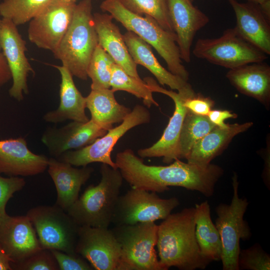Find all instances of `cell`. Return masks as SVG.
Masks as SVG:
<instances>
[{"instance_id":"12","label":"cell","mask_w":270,"mask_h":270,"mask_svg":"<svg viewBox=\"0 0 270 270\" xmlns=\"http://www.w3.org/2000/svg\"><path fill=\"white\" fill-rule=\"evenodd\" d=\"M76 5L64 0H51L29 22L28 40L38 48L53 52L71 23Z\"/></svg>"},{"instance_id":"18","label":"cell","mask_w":270,"mask_h":270,"mask_svg":"<svg viewBox=\"0 0 270 270\" xmlns=\"http://www.w3.org/2000/svg\"><path fill=\"white\" fill-rule=\"evenodd\" d=\"M192 0H168L169 16L176 33L181 58L190 62L191 48L196 33L210 22L209 18Z\"/></svg>"},{"instance_id":"19","label":"cell","mask_w":270,"mask_h":270,"mask_svg":"<svg viewBox=\"0 0 270 270\" xmlns=\"http://www.w3.org/2000/svg\"><path fill=\"white\" fill-rule=\"evenodd\" d=\"M48 158L32 152L26 139L0 140V173L10 176H34L44 172Z\"/></svg>"},{"instance_id":"11","label":"cell","mask_w":270,"mask_h":270,"mask_svg":"<svg viewBox=\"0 0 270 270\" xmlns=\"http://www.w3.org/2000/svg\"><path fill=\"white\" fill-rule=\"evenodd\" d=\"M180 205L178 198H162L156 192L132 188L116 202L112 223L132 225L164 220Z\"/></svg>"},{"instance_id":"25","label":"cell","mask_w":270,"mask_h":270,"mask_svg":"<svg viewBox=\"0 0 270 270\" xmlns=\"http://www.w3.org/2000/svg\"><path fill=\"white\" fill-rule=\"evenodd\" d=\"M253 125L252 122L228 124L226 126H215L193 146L186 158L187 162L207 166L228 147L233 138Z\"/></svg>"},{"instance_id":"23","label":"cell","mask_w":270,"mask_h":270,"mask_svg":"<svg viewBox=\"0 0 270 270\" xmlns=\"http://www.w3.org/2000/svg\"><path fill=\"white\" fill-rule=\"evenodd\" d=\"M226 77L240 92L270 108V66L267 64L254 62L230 69Z\"/></svg>"},{"instance_id":"40","label":"cell","mask_w":270,"mask_h":270,"mask_svg":"<svg viewBox=\"0 0 270 270\" xmlns=\"http://www.w3.org/2000/svg\"><path fill=\"white\" fill-rule=\"evenodd\" d=\"M12 78L6 59L0 50V86L8 83Z\"/></svg>"},{"instance_id":"5","label":"cell","mask_w":270,"mask_h":270,"mask_svg":"<svg viewBox=\"0 0 270 270\" xmlns=\"http://www.w3.org/2000/svg\"><path fill=\"white\" fill-rule=\"evenodd\" d=\"M101 178L90 185L66 210L79 226L108 228L119 197L123 178L118 168L102 164Z\"/></svg>"},{"instance_id":"34","label":"cell","mask_w":270,"mask_h":270,"mask_svg":"<svg viewBox=\"0 0 270 270\" xmlns=\"http://www.w3.org/2000/svg\"><path fill=\"white\" fill-rule=\"evenodd\" d=\"M238 266L239 270H270V256L260 244H255L249 248L240 250Z\"/></svg>"},{"instance_id":"20","label":"cell","mask_w":270,"mask_h":270,"mask_svg":"<svg viewBox=\"0 0 270 270\" xmlns=\"http://www.w3.org/2000/svg\"><path fill=\"white\" fill-rule=\"evenodd\" d=\"M228 0L234 12V28L238 34L266 54H270V16L258 4Z\"/></svg>"},{"instance_id":"10","label":"cell","mask_w":270,"mask_h":270,"mask_svg":"<svg viewBox=\"0 0 270 270\" xmlns=\"http://www.w3.org/2000/svg\"><path fill=\"white\" fill-rule=\"evenodd\" d=\"M150 120V114L147 108L137 104L120 125L109 129L105 134L91 144L80 149L67 151L56 158L75 166H85L93 162H100L118 168L111 158L114 146L129 130L148 124Z\"/></svg>"},{"instance_id":"33","label":"cell","mask_w":270,"mask_h":270,"mask_svg":"<svg viewBox=\"0 0 270 270\" xmlns=\"http://www.w3.org/2000/svg\"><path fill=\"white\" fill-rule=\"evenodd\" d=\"M131 12L154 18L164 29L174 32L169 16L168 0H120Z\"/></svg>"},{"instance_id":"16","label":"cell","mask_w":270,"mask_h":270,"mask_svg":"<svg viewBox=\"0 0 270 270\" xmlns=\"http://www.w3.org/2000/svg\"><path fill=\"white\" fill-rule=\"evenodd\" d=\"M0 245L12 264L20 262L42 248L29 218L0 216Z\"/></svg>"},{"instance_id":"36","label":"cell","mask_w":270,"mask_h":270,"mask_svg":"<svg viewBox=\"0 0 270 270\" xmlns=\"http://www.w3.org/2000/svg\"><path fill=\"white\" fill-rule=\"evenodd\" d=\"M20 176L3 177L0 173V216L6 213V206L14 194L21 190L26 185Z\"/></svg>"},{"instance_id":"17","label":"cell","mask_w":270,"mask_h":270,"mask_svg":"<svg viewBox=\"0 0 270 270\" xmlns=\"http://www.w3.org/2000/svg\"><path fill=\"white\" fill-rule=\"evenodd\" d=\"M107 132L92 119L86 122L72 121L59 128H47L41 140L52 157L58 158L67 151L80 149L91 144Z\"/></svg>"},{"instance_id":"26","label":"cell","mask_w":270,"mask_h":270,"mask_svg":"<svg viewBox=\"0 0 270 270\" xmlns=\"http://www.w3.org/2000/svg\"><path fill=\"white\" fill-rule=\"evenodd\" d=\"M123 36L134 62L147 68L161 85H166L178 92L191 86L188 82L163 67L154 56L152 46L134 33L127 30Z\"/></svg>"},{"instance_id":"6","label":"cell","mask_w":270,"mask_h":270,"mask_svg":"<svg viewBox=\"0 0 270 270\" xmlns=\"http://www.w3.org/2000/svg\"><path fill=\"white\" fill-rule=\"evenodd\" d=\"M232 180L233 194L230 203L220 204L216 208L217 218L215 225L222 241L220 260L223 270H239L240 240H249L252 236L248 224L244 218L248 202L246 198L238 196L239 182L236 173L234 174Z\"/></svg>"},{"instance_id":"39","label":"cell","mask_w":270,"mask_h":270,"mask_svg":"<svg viewBox=\"0 0 270 270\" xmlns=\"http://www.w3.org/2000/svg\"><path fill=\"white\" fill-rule=\"evenodd\" d=\"M237 114L228 110H211L207 116L210 120L216 126L224 128L228 124L225 120L230 118H236Z\"/></svg>"},{"instance_id":"2","label":"cell","mask_w":270,"mask_h":270,"mask_svg":"<svg viewBox=\"0 0 270 270\" xmlns=\"http://www.w3.org/2000/svg\"><path fill=\"white\" fill-rule=\"evenodd\" d=\"M195 208L170 214L158 225L156 246L164 270H204L210 262L200 253L195 234Z\"/></svg>"},{"instance_id":"28","label":"cell","mask_w":270,"mask_h":270,"mask_svg":"<svg viewBox=\"0 0 270 270\" xmlns=\"http://www.w3.org/2000/svg\"><path fill=\"white\" fill-rule=\"evenodd\" d=\"M195 234L202 256L210 261L221 260L222 244L219 232L212 222L208 201L195 204Z\"/></svg>"},{"instance_id":"45","label":"cell","mask_w":270,"mask_h":270,"mask_svg":"<svg viewBox=\"0 0 270 270\" xmlns=\"http://www.w3.org/2000/svg\"><path fill=\"white\" fill-rule=\"evenodd\" d=\"M2 19H0V32L1 26H2ZM0 50H1L0 46Z\"/></svg>"},{"instance_id":"32","label":"cell","mask_w":270,"mask_h":270,"mask_svg":"<svg viewBox=\"0 0 270 270\" xmlns=\"http://www.w3.org/2000/svg\"><path fill=\"white\" fill-rule=\"evenodd\" d=\"M114 61L98 44L89 62L87 74L92 80L91 90L110 88L112 68Z\"/></svg>"},{"instance_id":"35","label":"cell","mask_w":270,"mask_h":270,"mask_svg":"<svg viewBox=\"0 0 270 270\" xmlns=\"http://www.w3.org/2000/svg\"><path fill=\"white\" fill-rule=\"evenodd\" d=\"M16 270H59L58 264L49 250L42 248L22 262L12 264Z\"/></svg>"},{"instance_id":"24","label":"cell","mask_w":270,"mask_h":270,"mask_svg":"<svg viewBox=\"0 0 270 270\" xmlns=\"http://www.w3.org/2000/svg\"><path fill=\"white\" fill-rule=\"evenodd\" d=\"M52 66L58 70L61 77L60 102L56 109L49 111L44 116V120L46 122L54 124L66 120L88 122L90 119L85 112L86 98L76 87L72 75L62 65Z\"/></svg>"},{"instance_id":"43","label":"cell","mask_w":270,"mask_h":270,"mask_svg":"<svg viewBox=\"0 0 270 270\" xmlns=\"http://www.w3.org/2000/svg\"><path fill=\"white\" fill-rule=\"evenodd\" d=\"M246 2H252L260 4L264 12L270 16V0H245Z\"/></svg>"},{"instance_id":"42","label":"cell","mask_w":270,"mask_h":270,"mask_svg":"<svg viewBox=\"0 0 270 270\" xmlns=\"http://www.w3.org/2000/svg\"><path fill=\"white\" fill-rule=\"evenodd\" d=\"M11 262L0 245V270H12Z\"/></svg>"},{"instance_id":"46","label":"cell","mask_w":270,"mask_h":270,"mask_svg":"<svg viewBox=\"0 0 270 270\" xmlns=\"http://www.w3.org/2000/svg\"><path fill=\"white\" fill-rule=\"evenodd\" d=\"M192 1H193V0H192Z\"/></svg>"},{"instance_id":"37","label":"cell","mask_w":270,"mask_h":270,"mask_svg":"<svg viewBox=\"0 0 270 270\" xmlns=\"http://www.w3.org/2000/svg\"><path fill=\"white\" fill-rule=\"evenodd\" d=\"M59 270H93L90 263L78 254H68L56 250H50Z\"/></svg>"},{"instance_id":"22","label":"cell","mask_w":270,"mask_h":270,"mask_svg":"<svg viewBox=\"0 0 270 270\" xmlns=\"http://www.w3.org/2000/svg\"><path fill=\"white\" fill-rule=\"evenodd\" d=\"M93 18L98 44L127 74L142 80L137 64L128 52L120 28L113 22L112 16L109 14L96 12L93 14Z\"/></svg>"},{"instance_id":"44","label":"cell","mask_w":270,"mask_h":270,"mask_svg":"<svg viewBox=\"0 0 270 270\" xmlns=\"http://www.w3.org/2000/svg\"><path fill=\"white\" fill-rule=\"evenodd\" d=\"M67 2H76L77 0H64Z\"/></svg>"},{"instance_id":"15","label":"cell","mask_w":270,"mask_h":270,"mask_svg":"<svg viewBox=\"0 0 270 270\" xmlns=\"http://www.w3.org/2000/svg\"><path fill=\"white\" fill-rule=\"evenodd\" d=\"M0 46L10 71L12 84L10 96L18 101L24 99V94H28V76L34 74L26 56V43L20 34L17 26L6 18H2Z\"/></svg>"},{"instance_id":"41","label":"cell","mask_w":270,"mask_h":270,"mask_svg":"<svg viewBox=\"0 0 270 270\" xmlns=\"http://www.w3.org/2000/svg\"><path fill=\"white\" fill-rule=\"evenodd\" d=\"M266 152L264 154V168L262 174V178L264 184L270 190V150L267 148Z\"/></svg>"},{"instance_id":"30","label":"cell","mask_w":270,"mask_h":270,"mask_svg":"<svg viewBox=\"0 0 270 270\" xmlns=\"http://www.w3.org/2000/svg\"><path fill=\"white\" fill-rule=\"evenodd\" d=\"M110 85V88L114 92L125 91L142 99L144 104L148 108L152 105L158 106L153 98V92L144 81L130 76L116 64L112 66Z\"/></svg>"},{"instance_id":"13","label":"cell","mask_w":270,"mask_h":270,"mask_svg":"<svg viewBox=\"0 0 270 270\" xmlns=\"http://www.w3.org/2000/svg\"><path fill=\"white\" fill-rule=\"evenodd\" d=\"M76 252L95 270H118L120 244L108 228L80 226Z\"/></svg>"},{"instance_id":"31","label":"cell","mask_w":270,"mask_h":270,"mask_svg":"<svg viewBox=\"0 0 270 270\" xmlns=\"http://www.w3.org/2000/svg\"><path fill=\"white\" fill-rule=\"evenodd\" d=\"M51 0H3L0 3V15L10 20L17 26L29 22Z\"/></svg>"},{"instance_id":"9","label":"cell","mask_w":270,"mask_h":270,"mask_svg":"<svg viewBox=\"0 0 270 270\" xmlns=\"http://www.w3.org/2000/svg\"><path fill=\"white\" fill-rule=\"evenodd\" d=\"M42 248L76 254L79 226L58 206L41 205L26 214Z\"/></svg>"},{"instance_id":"8","label":"cell","mask_w":270,"mask_h":270,"mask_svg":"<svg viewBox=\"0 0 270 270\" xmlns=\"http://www.w3.org/2000/svg\"><path fill=\"white\" fill-rule=\"evenodd\" d=\"M192 53L198 58L229 70L268 58L267 54L243 39L234 27L226 30L220 37L198 39Z\"/></svg>"},{"instance_id":"27","label":"cell","mask_w":270,"mask_h":270,"mask_svg":"<svg viewBox=\"0 0 270 270\" xmlns=\"http://www.w3.org/2000/svg\"><path fill=\"white\" fill-rule=\"evenodd\" d=\"M114 93L110 88L91 90L86 97V108L90 113V119L108 130L113 124L121 123L132 110L119 104Z\"/></svg>"},{"instance_id":"4","label":"cell","mask_w":270,"mask_h":270,"mask_svg":"<svg viewBox=\"0 0 270 270\" xmlns=\"http://www.w3.org/2000/svg\"><path fill=\"white\" fill-rule=\"evenodd\" d=\"M98 44L92 0H82L76 4L71 23L52 54L72 76L86 80L88 67Z\"/></svg>"},{"instance_id":"29","label":"cell","mask_w":270,"mask_h":270,"mask_svg":"<svg viewBox=\"0 0 270 270\" xmlns=\"http://www.w3.org/2000/svg\"><path fill=\"white\" fill-rule=\"evenodd\" d=\"M215 126L207 116L187 110L178 142V159H186L194 144Z\"/></svg>"},{"instance_id":"7","label":"cell","mask_w":270,"mask_h":270,"mask_svg":"<svg viewBox=\"0 0 270 270\" xmlns=\"http://www.w3.org/2000/svg\"><path fill=\"white\" fill-rule=\"evenodd\" d=\"M158 229L154 222L115 226L111 229L120 248L118 270H164L155 250Z\"/></svg>"},{"instance_id":"1","label":"cell","mask_w":270,"mask_h":270,"mask_svg":"<svg viewBox=\"0 0 270 270\" xmlns=\"http://www.w3.org/2000/svg\"><path fill=\"white\" fill-rule=\"evenodd\" d=\"M115 162L132 188L156 193L168 190L169 186H179L210 197L224 172L216 164L200 166L180 159L167 166L148 165L130 148L118 152Z\"/></svg>"},{"instance_id":"3","label":"cell","mask_w":270,"mask_h":270,"mask_svg":"<svg viewBox=\"0 0 270 270\" xmlns=\"http://www.w3.org/2000/svg\"><path fill=\"white\" fill-rule=\"evenodd\" d=\"M100 8L127 30L134 33L153 47L164 60L170 72L188 82L189 72L182 64L174 32L166 30L149 16H144L131 12L120 0H104Z\"/></svg>"},{"instance_id":"38","label":"cell","mask_w":270,"mask_h":270,"mask_svg":"<svg viewBox=\"0 0 270 270\" xmlns=\"http://www.w3.org/2000/svg\"><path fill=\"white\" fill-rule=\"evenodd\" d=\"M214 104V102L211 98L195 92L186 96L184 101V105L187 110L202 116H207Z\"/></svg>"},{"instance_id":"21","label":"cell","mask_w":270,"mask_h":270,"mask_svg":"<svg viewBox=\"0 0 270 270\" xmlns=\"http://www.w3.org/2000/svg\"><path fill=\"white\" fill-rule=\"evenodd\" d=\"M47 168L56 190L55 204L66 212L78 198L82 186L90 178L94 169L88 166L75 168L54 157L48 158Z\"/></svg>"},{"instance_id":"14","label":"cell","mask_w":270,"mask_h":270,"mask_svg":"<svg viewBox=\"0 0 270 270\" xmlns=\"http://www.w3.org/2000/svg\"><path fill=\"white\" fill-rule=\"evenodd\" d=\"M148 84L152 92L164 94L174 104V110L160 138L152 146L138 150L142 158L162 157L164 163L170 164L177 158V148L183 122L187 112L184 105V98L194 93L192 86L178 92L160 87L153 79Z\"/></svg>"}]
</instances>
